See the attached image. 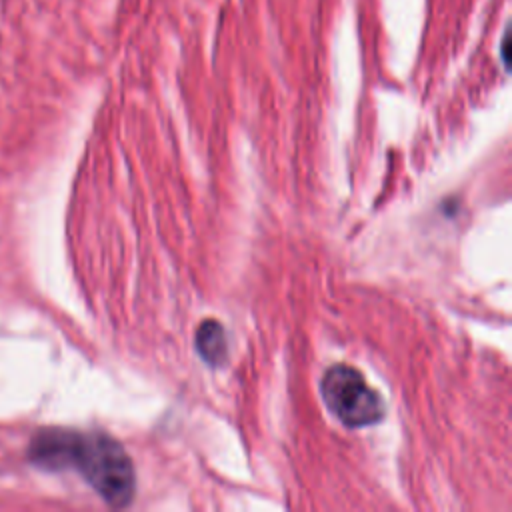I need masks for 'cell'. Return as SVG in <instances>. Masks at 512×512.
<instances>
[{"label": "cell", "mask_w": 512, "mask_h": 512, "mask_svg": "<svg viewBox=\"0 0 512 512\" xmlns=\"http://www.w3.org/2000/svg\"><path fill=\"white\" fill-rule=\"evenodd\" d=\"M28 458L44 470L76 468L114 508H124L134 498L136 474L132 460L122 444L108 434L64 428L38 430L28 446Z\"/></svg>", "instance_id": "obj_1"}, {"label": "cell", "mask_w": 512, "mask_h": 512, "mask_svg": "<svg viewBox=\"0 0 512 512\" xmlns=\"http://www.w3.org/2000/svg\"><path fill=\"white\" fill-rule=\"evenodd\" d=\"M320 392L330 412L348 428H364L384 416L382 396L352 366H330L322 376Z\"/></svg>", "instance_id": "obj_2"}, {"label": "cell", "mask_w": 512, "mask_h": 512, "mask_svg": "<svg viewBox=\"0 0 512 512\" xmlns=\"http://www.w3.org/2000/svg\"><path fill=\"white\" fill-rule=\"evenodd\" d=\"M194 346L200 354V358L204 362H208L210 366H222L226 362L228 356V344H226V334L220 322H216L214 318L204 320L198 330H196V338H194Z\"/></svg>", "instance_id": "obj_3"}, {"label": "cell", "mask_w": 512, "mask_h": 512, "mask_svg": "<svg viewBox=\"0 0 512 512\" xmlns=\"http://www.w3.org/2000/svg\"><path fill=\"white\" fill-rule=\"evenodd\" d=\"M508 44H510V36H508V30H506V34L502 38V60H504V64L508 62Z\"/></svg>", "instance_id": "obj_4"}]
</instances>
